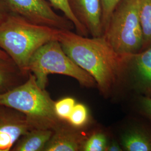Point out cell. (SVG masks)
<instances>
[{
	"label": "cell",
	"instance_id": "1",
	"mask_svg": "<svg viewBox=\"0 0 151 151\" xmlns=\"http://www.w3.org/2000/svg\"><path fill=\"white\" fill-rule=\"evenodd\" d=\"M58 40L70 59L93 78L103 96L111 95L127 72L128 55L118 53L103 36L89 38L60 30Z\"/></svg>",
	"mask_w": 151,
	"mask_h": 151
},
{
	"label": "cell",
	"instance_id": "2",
	"mask_svg": "<svg viewBox=\"0 0 151 151\" xmlns=\"http://www.w3.org/2000/svg\"><path fill=\"white\" fill-rule=\"evenodd\" d=\"M60 30L10 13L0 23V48L22 70L29 73L28 66L33 54L44 44L58 40Z\"/></svg>",
	"mask_w": 151,
	"mask_h": 151
},
{
	"label": "cell",
	"instance_id": "3",
	"mask_svg": "<svg viewBox=\"0 0 151 151\" xmlns=\"http://www.w3.org/2000/svg\"><path fill=\"white\" fill-rule=\"evenodd\" d=\"M54 104L30 72L27 80L22 85L0 95V105L24 114L34 128L54 130L63 122L55 113Z\"/></svg>",
	"mask_w": 151,
	"mask_h": 151
},
{
	"label": "cell",
	"instance_id": "4",
	"mask_svg": "<svg viewBox=\"0 0 151 151\" xmlns=\"http://www.w3.org/2000/svg\"><path fill=\"white\" fill-rule=\"evenodd\" d=\"M102 36L119 54L128 55L140 52L143 37L139 0H122L103 28Z\"/></svg>",
	"mask_w": 151,
	"mask_h": 151
},
{
	"label": "cell",
	"instance_id": "5",
	"mask_svg": "<svg viewBox=\"0 0 151 151\" xmlns=\"http://www.w3.org/2000/svg\"><path fill=\"white\" fill-rule=\"evenodd\" d=\"M29 72L35 76L38 85L45 89L51 74L67 76L75 79L82 86H97L90 74L67 55L58 40L44 44L35 52L29 62Z\"/></svg>",
	"mask_w": 151,
	"mask_h": 151
},
{
	"label": "cell",
	"instance_id": "6",
	"mask_svg": "<svg viewBox=\"0 0 151 151\" xmlns=\"http://www.w3.org/2000/svg\"><path fill=\"white\" fill-rule=\"evenodd\" d=\"M10 13L33 23L60 30H72L75 26L57 14L46 0H3Z\"/></svg>",
	"mask_w": 151,
	"mask_h": 151
},
{
	"label": "cell",
	"instance_id": "7",
	"mask_svg": "<svg viewBox=\"0 0 151 151\" xmlns=\"http://www.w3.org/2000/svg\"><path fill=\"white\" fill-rule=\"evenodd\" d=\"M32 129L24 114L0 105V151H11L20 137Z\"/></svg>",
	"mask_w": 151,
	"mask_h": 151
},
{
	"label": "cell",
	"instance_id": "8",
	"mask_svg": "<svg viewBox=\"0 0 151 151\" xmlns=\"http://www.w3.org/2000/svg\"><path fill=\"white\" fill-rule=\"evenodd\" d=\"M134 88L142 96L151 97V46L128 55L127 72Z\"/></svg>",
	"mask_w": 151,
	"mask_h": 151
},
{
	"label": "cell",
	"instance_id": "9",
	"mask_svg": "<svg viewBox=\"0 0 151 151\" xmlns=\"http://www.w3.org/2000/svg\"><path fill=\"white\" fill-rule=\"evenodd\" d=\"M90 134L63 121L53 130L44 151H82Z\"/></svg>",
	"mask_w": 151,
	"mask_h": 151
},
{
	"label": "cell",
	"instance_id": "10",
	"mask_svg": "<svg viewBox=\"0 0 151 151\" xmlns=\"http://www.w3.org/2000/svg\"><path fill=\"white\" fill-rule=\"evenodd\" d=\"M76 18L92 37L103 35L102 7L100 0H68Z\"/></svg>",
	"mask_w": 151,
	"mask_h": 151
},
{
	"label": "cell",
	"instance_id": "11",
	"mask_svg": "<svg viewBox=\"0 0 151 151\" xmlns=\"http://www.w3.org/2000/svg\"><path fill=\"white\" fill-rule=\"evenodd\" d=\"M29 73L22 70L11 58H0V95L22 85Z\"/></svg>",
	"mask_w": 151,
	"mask_h": 151
},
{
	"label": "cell",
	"instance_id": "12",
	"mask_svg": "<svg viewBox=\"0 0 151 151\" xmlns=\"http://www.w3.org/2000/svg\"><path fill=\"white\" fill-rule=\"evenodd\" d=\"M53 133V130L32 129L20 137L11 151H44Z\"/></svg>",
	"mask_w": 151,
	"mask_h": 151
},
{
	"label": "cell",
	"instance_id": "13",
	"mask_svg": "<svg viewBox=\"0 0 151 151\" xmlns=\"http://www.w3.org/2000/svg\"><path fill=\"white\" fill-rule=\"evenodd\" d=\"M121 146L125 151H151V133L145 128H134L122 136Z\"/></svg>",
	"mask_w": 151,
	"mask_h": 151
},
{
	"label": "cell",
	"instance_id": "14",
	"mask_svg": "<svg viewBox=\"0 0 151 151\" xmlns=\"http://www.w3.org/2000/svg\"><path fill=\"white\" fill-rule=\"evenodd\" d=\"M139 16L143 37L142 50H143L151 46V0H139Z\"/></svg>",
	"mask_w": 151,
	"mask_h": 151
},
{
	"label": "cell",
	"instance_id": "15",
	"mask_svg": "<svg viewBox=\"0 0 151 151\" xmlns=\"http://www.w3.org/2000/svg\"><path fill=\"white\" fill-rule=\"evenodd\" d=\"M50 4L55 9L62 12L65 17L73 23L77 33L82 36L88 37L89 33L72 11L68 0H48Z\"/></svg>",
	"mask_w": 151,
	"mask_h": 151
},
{
	"label": "cell",
	"instance_id": "16",
	"mask_svg": "<svg viewBox=\"0 0 151 151\" xmlns=\"http://www.w3.org/2000/svg\"><path fill=\"white\" fill-rule=\"evenodd\" d=\"M89 120V113L86 106L80 103L75 105L67 122L72 126L81 128L85 127Z\"/></svg>",
	"mask_w": 151,
	"mask_h": 151
},
{
	"label": "cell",
	"instance_id": "17",
	"mask_svg": "<svg viewBox=\"0 0 151 151\" xmlns=\"http://www.w3.org/2000/svg\"><path fill=\"white\" fill-rule=\"evenodd\" d=\"M108 145L106 135L101 132H94L87 138L82 151H105Z\"/></svg>",
	"mask_w": 151,
	"mask_h": 151
},
{
	"label": "cell",
	"instance_id": "18",
	"mask_svg": "<svg viewBox=\"0 0 151 151\" xmlns=\"http://www.w3.org/2000/svg\"><path fill=\"white\" fill-rule=\"evenodd\" d=\"M76 104L75 99L72 97L63 98L57 101H55V113L59 119L63 121H67Z\"/></svg>",
	"mask_w": 151,
	"mask_h": 151
},
{
	"label": "cell",
	"instance_id": "19",
	"mask_svg": "<svg viewBox=\"0 0 151 151\" xmlns=\"http://www.w3.org/2000/svg\"><path fill=\"white\" fill-rule=\"evenodd\" d=\"M102 7L103 27L107 24L116 7L122 0H100Z\"/></svg>",
	"mask_w": 151,
	"mask_h": 151
},
{
	"label": "cell",
	"instance_id": "20",
	"mask_svg": "<svg viewBox=\"0 0 151 151\" xmlns=\"http://www.w3.org/2000/svg\"><path fill=\"white\" fill-rule=\"evenodd\" d=\"M139 107L141 113L151 122V97L141 96L139 99Z\"/></svg>",
	"mask_w": 151,
	"mask_h": 151
},
{
	"label": "cell",
	"instance_id": "21",
	"mask_svg": "<svg viewBox=\"0 0 151 151\" xmlns=\"http://www.w3.org/2000/svg\"><path fill=\"white\" fill-rule=\"evenodd\" d=\"M7 6L3 0H0V23L3 22L10 14Z\"/></svg>",
	"mask_w": 151,
	"mask_h": 151
},
{
	"label": "cell",
	"instance_id": "22",
	"mask_svg": "<svg viewBox=\"0 0 151 151\" xmlns=\"http://www.w3.org/2000/svg\"><path fill=\"white\" fill-rule=\"evenodd\" d=\"M106 151H123V148L118 142L114 141L111 142L110 144H108Z\"/></svg>",
	"mask_w": 151,
	"mask_h": 151
},
{
	"label": "cell",
	"instance_id": "23",
	"mask_svg": "<svg viewBox=\"0 0 151 151\" xmlns=\"http://www.w3.org/2000/svg\"><path fill=\"white\" fill-rule=\"evenodd\" d=\"M0 58H3V59H8L10 58L9 56L7 54L5 51H4L2 49L0 48Z\"/></svg>",
	"mask_w": 151,
	"mask_h": 151
}]
</instances>
